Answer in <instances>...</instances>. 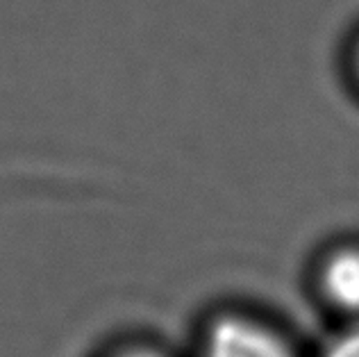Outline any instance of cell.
Masks as SVG:
<instances>
[{"label":"cell","mask_w":359,"mask_h":357,"mask_svg":"<svg viewBox=\"0 0 359 357\" xmlns=\"http://www.w3.org/2000/svg\"><path fill=\"white\" fill-rule=\"evenodd\" d=\"M353 71H355V78L359 80V41L355 43V50H353Z\"/></svg>","instance_id":"cell-5"},{"label":"cell","mask_w":359,"mask_h":357,"mask_svg":"<svg viewBox=\"0 0 359 357\" xmlns=\"http://www.w3.org/2000/svg\"><path fill=\"white\" fill-rule=\"evenodd\" d=\"M320 289L334 307L359 312V248H339L325 260Z\"/></svg>","instance_id":"cell-2"},{"label":"cell","mask_w":359,"mask_h":357,"mask_svg":"<svg viewBox=\"0 0 359 357\" xmlns=\"http://www.w3.org/2000/svg\"><path fill=\"white\" fill-rule=\"evenodd\" d=\"M109 357H168V355L155 349V346H128V349H121L118 353Z\"/></svg>","instance_id":"cell-4"},{"label":"cell","mask_w":359,"mask_h":357,"mask_svg":"<svg viewBox=\"0 0 359 357\" xmlns=\"http://www.w3.org/2000/svg\"><path fill=\"white\" fill-rule=\"evenodd\" d=\"M323 357H359V325L339 335L337 339L327 346Z\"/></svg>","instance_id":"cell-3"},{"label":"cell","mask_w":359,"mask_h":357,"mask_svg":"<svg viewBox=\"0 0 359 357\" xmlns=\"http://www.w3.org/2000/svg\"><path fill=\"white\" fill-rule=\"evenodd\" d=\"M201 357H296L276 328L248 314L225 312L210 321Z\"/></svg>","instance_id":"cell-1"}]
</instances>
